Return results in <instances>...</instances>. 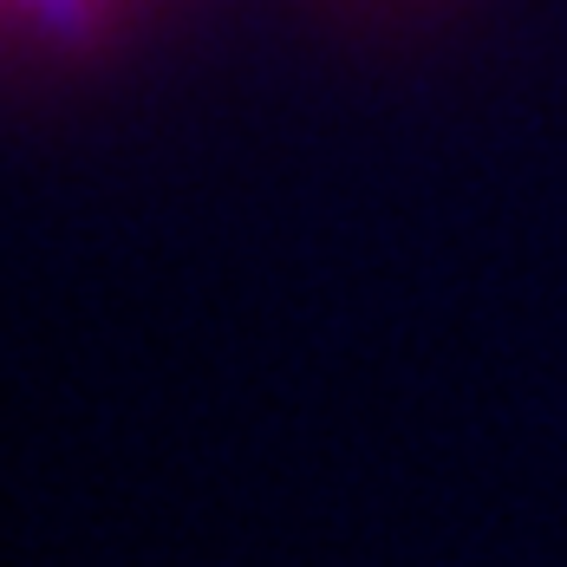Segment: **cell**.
<instances>
[{
	"label": "cell",
	"instance_id": "cell-1",
	"mask_svg": "<svg viewBox=\"0 0 567 567\" xmlns=\"http://www.w3.org/2000/svg\"><path fill=\"white\" fill-rule=\"evenodd\" d=\"M171 0H0V65H72L151 27Z\"/></svg>",
	"mask_w": 567,
	"mask_h": 567
}]
</instances>
